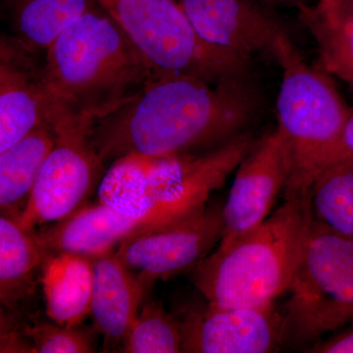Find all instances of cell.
I'll use <instances>...</instances> for the list:
<instances>
[{"instance_id": "cell-5", "label": "cell", "mask_w": 353, "mask_h": 353, "mask_svg": "<svg viewBox=\"0 0 353 353\" xmlns=\"http://www.w3.org/2000/svg\"><path fill=\"white\" fill-rule=\"evenodd\" d=\"M282 68L277 99L278 128L290 148L292 169L285 199L309 197L323 169L340 155L341 138L352 109L331 76L304 60L287 32L274 46Z\"/></svg>"}, {"instance_id": "cell-8", "label": "cell", "mask_w": 353, "mask_h": 353, "mask_svg": "<svg viewBox=\"0 0 353 353\" xmlns=\"http://www.w3.org/2000/svg\"><path fill=\"white\" fill-rule=\"evenodd\" d=\"M97 120L62 116L51 122L57 141L44 160L31 196L18 222L34 231L88 205L104 173V161L94 141Z\"/></svg>"}, {"instance_id": "cell-9", "label": "cell", "mask_w": 353, "mask_h": 353, "mask_svg": "<svg viewBox=\"0 0 353 353\" xmlns=\"http://www.w3.org/2000/svg\"><path fill=\"white\" fill-rule=\"evenodd\" d=\"M223 230V204H208L180 222L130 234L115 254L136 275L145 303L157 281L190 271L208 256L220 243Z\"/></svg>"}, {"instance_id": "cell-11", "label": "cell", "mask_w": 353, "mask_h": 353, "mask_svg": "<svg viewBox=\"0 0 353 353\" xmlns=\"http://www.w3.org/2000/svg\"><path fill=\"white\" fill-rule=\"evenodd\" d=\"M289 145L279 128L255 139L236 169L229 196L223 204V236L226 248L259 226L271 214L279 194L289 182Z\"/></svg>"}, {"instance_id": "cell-20", "label": "cell", "mask_w": 353, "mask_h": 353, "mask_svg": "<svg viewBox=\"0 0 353 353\" xmlns=\"http://www.w3.org/2000/svg\"><path fill=\"white\" fill-rule=\"evenodd\" d=\"M313 220L334 233L353 239V158L330 162L310 192Z\"/></svg>"}, {"instance_id": "cell-7", "label": "cell", "mask_w": 353, "mask_h": 353, "mask_svg": "<svg viewBox=\"0 0 353 353\" xmlns=\"http://www.w3.org/2000/svg\"><path fill=\"white\" fill-rule=\"evenodd\" d=\"M287 294L283 347L305 350L353 322V239L313 220Z\"/></svg>"}, {"instance_id": "cell-26", "label": "cell", "mask_w": 353, "mask_h": 353, "mask_svg": "<svg viewBox=\"0 0 353 353\" xmlns=\"http://www.w3.org/2000/svg\"><path fill=\"white\" fill-rule=\"evenodd\" d=\"M267 1L278 2V3H296V6L303 3V0H267Z\"/></svg>"}, {"instance_id": "cell-6", "label": "cell", "mask_w": 353, "mask_h": 353, "mask_svg": "<svg viewBox=\"0 0 353 353\" xmlns=\"http://www.w3.org/2000/svg\"><path fill=\"white\" fill-rule=\"evenodd\" d=\"M160 74L218 85L252 77V58L199 36L176 0H94Z\"/></svg>"}, {"instance_id": "cell-4", "label": "cell", "mask_w": 353, "mask_h": 353, "mask_svg": "<svg viewBox=\"0 0 353 353\" xmlns=\"http://www.w3.org/2000/svg\"><path fill=\"white\" fill-rule=\"evenodd\" d=\"M254 139L248 131L201 154L121 158L101 181L99 201L141 219L134 233L180 222L208 206L210 194L236 171Z\"/></svg>"}, {"instance_id": "cell-19", "label": "cell", "mask_w": 353, "mask_h": 353, "mask_svg": "<svg viewBox=\"0 0 353 353\" xmlns=\"http://www.w3.org/2000/svg\"><path fill=\"white\" fill-rule=\"evenodd\" d=\"M57 141L50 123L32 130L15 145L0 152L1 214L19 219L24 212L37 176Z\"/></svg>"}, {"instance_id": "cell-22", "label": "cell", "mask_w": 353, "mask_h": 353, "mask_svg": "<svg viewBox=\"0 0 353 353\" xmlns=\"http://www.w3.org/2000/svg\"><path fill=\"white\" fill-rule=\"evenodd\" d=\"M120 352H182V334L172 312L157 299L141 305L136 321L130 329Z\"/></svg>"}, {"instance_id": "cell-23", "label": "cell", "mask_w": 353, "mask_h": 353, "mask_svg": "<svg viewBox=\"0 0 353 353\" xmlns=\"http://www.w3.org/2000/svg\"><path fill=\"white\" fill-rule=\"evenodd\" d=\"M21 333L29 343L32 352H94L92 334L82 326L67 327L57 323L34 321L23 324Z\"/></svg>"}, {"instance_id": "cell-25", "label": "cell", "mask_w": 353, "mask_h": 353, "mask_svg": "<svg viewBox=\"0 0 353 353\" xmlns=\"http://www.w3.org/2000/svg\"><path fill=\"white\" fill-rule=\"evenodd\" d=\"M341 155L353 158V109H352V113L348 117L343 138H341L340 155L339 157H341Z\"/></svg>"}, {"instance_id": "cell-16", "label": "cell", "mask_w": 353, "mask_h": 353, "mask_svg": "<svg viewBox=\"0 0 353 353\" xmlns=\"http://www.w3.org/2000/svg\"><path fill=\"white\" fill-rule=\"evenodd\" d=\"M94 261L72 253H48L41 266V281L51 321L79 327L90 315Z\"/></svg>"}, {"instance_id": "cell-14", "label": "cell", "mask_w": 353, "mask_h": 353, "mask_svg": "<svg viewBox=\"0 0 353 353\" xmlns=\"http://www.w3.org/2000/svg\"><path fill=\"white\" fill-rule=\"evenodd\" d=\"M141 228L139 218L99 202L88 204L36 234L48 253H72L94 260L115 252Z\"/></svg>"}, {"instance_id": "cell-1", "label": "cell", "mask_w": 353, "mask_h": 353, "mask_svg": "<svg viewBox=\"0 0 353 353\" xmlns=\"http://www.w3.org/2000/svg\"><path fill=\"white\" fill-rule=\"evenodd\" d=\"M262 108L253 77L212 85L158 74L132 101L97 121L94 145L105 162L201 154L248 132Z\"/></svg>"}, {"instance_id": "cell-12", "label": "cell", "mask_w": 353, "mask_h": 353, "mask_svg": "<svg viewBox=\"0 0 353 353\" xmlns=\"http://www.w3.org/2000/svg\"><path fill=\"white\" fill-rule=\"evenodd\" d=\"M16 38L0 43V152L50 122L52 101L43 66Z\"/></svg>"}, {"instance_id": "cell-10", "label": "cell", "mask_w": 353, "mask_h": 353, "mask_svg": "<svg viewBox=\"0 0 353 353\" xmlns=\"http://www.w3.org/2000/svg\"><path fill=\"white\" fill-rule=\"evenodd\" d=\"M171 312L182 334V352L267 353L283 347V314L275 303L223 307L202 296L176 301Z\"/></svg>"}, {"instance_id": "cell-21", "label": "cell", "mask_w": 353, "mask_h": 353, "mask_svg": "<svg viewBox=\"0 0 353 353\" xmlns=\"http://www.w3.org/2000/svg\"><path fill=\"white\" fill-rule=\"evenodd\" d=\"M88 8V0H14L16 39L34 52L48 50Z\"/></svg>"}, {"instance_id": "cell-18", "label": "cell", "mask_w": 353, "mask_h": 353, "mask_svg": "<svg viewBox=\"0 0 353 353\" xmlns=\"http://www.w3.org/2000/svg\"><path fill=\"white\" fill-rule=\"evenodd\" d=\"M299 19L314 39L321 68L353 90V0L301 3Z\"/></svg>"}, {"instance_id": "cell-24", "label": "cell", "mask_w": 353, "mask_h": 353, "mask_svg": "<svg viewBox=\"0 0 353 353\" xmlns=\"http://www.w3.org/2000/svg\"><path fill=\"white\" fill-rule=\"evenodd\" d=\"M309 353H353V322L303 350Z\"/></svg>"}, {"instance_id": "cell-15", "label": "cell", "mask_w": 353, "mask_h": 353, "mask_svg": "<svg viewBox=\"0 0 353 353\" xmlns=\"http://www.w3.org/2000/svg\"><path fill=\"white\" fill-rule=\"evenodd\" d=\"M143 304L136 275L115 252L94 259L90 315L103 339V352H120Z\"/></svg>"}, {"instance_id": "cell-2", "label": "cell", "mask_w": 353, "mask_h": 353, "mask_svg": "<svg viewBox=\"0 0 353 353\" xmlns=\"http://www.w3.org/2000/svg\"><path fill=\"white\" fill-rule=\"evenodd\" d=\"M46 51L51 120L88 116L99 121L160 74L105 11L90 7Z\"/></svg>"}, {"instance_id": "cell-3", "label": "cell", "mask_w": 353, "mask_h": 353, "mask_svg": "<svg viewBox=\"0 0 353 353\" xmlns=\"http://www.w3.org/2000/svg\"><path fill=\"white\" fill-rule=\"evenodd\" d=\"M312 223L310 197L285 199L259 226L204 257L190 270V280L216 305H270L287 294Z\"/></svg>"}, {"instance_id": "cell-17", "label": "cell", "mask_w": 353, "mask_h": 353, "mask_svg": "<svg viewBox=\"0 0 353 353\" xmlns=\"http://www.w3.org/2000/svg\"><path fill=\"white\" fill-rule=\"evenodd\" d=\"M48 252L36 232L11 216L0 217V301L9 314L34 296L36 279Z\"/></svg>"}, {"instance_id": "cell-13", "label": "cell", "mask_w": 353, "mask_h": 353, "mask_svg": "<svg viewBox=\"0 0 353 353\" xmlns=\"http://www.w3.org/2000/svg\"><path fill=\"white\" fill-rule=\"evenodd\" d=\"M201 38L252 58L273 52L285 31L272 11L253 0H176Z\"/></svg>"}]
</instances>
